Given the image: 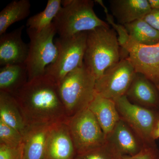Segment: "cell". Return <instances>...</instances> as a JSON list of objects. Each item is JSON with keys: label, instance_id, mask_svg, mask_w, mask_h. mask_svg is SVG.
<instances>
[{"label": "cell", "instance_id": "6da1fadb", "mask_svg": "<svg viewBox=\"0 0 159 159\" xmlns=\"http://www.w3.org/2000/svg\"><path fill=\"white\" fill-rule=\"evenodd\" d=\"M13 96L28 127L53 125L68 119L58 84L47 75L29 80Z\"/></svg>", "mask_w": 159, "mask_h": 159}, {"label": "cell", "instance_id": "7a4b0ae2", "mask_svg": "<svg viewBox=\"0 0 159 159\" xmlns=\"http://www.w3.org/2000/svg\"><path fill=\"white\" fill-rule=\"evenodd\" d=\"M121 59V48L114 29L100 27L87 31L84 63L96 80Z\"/></svg>", "mask_w": 159, "mask_h": 159}, {"label": "cell", "instance_id": "3957f363", "mask_svg": "<svg viewBox=\"0 0 159 159\" xmlns=\"http://www.w3.org/2000/svg\"><path fill=\"white\" fill-rule=\"evenodd\" d=\"M95 1L65 0L53 22L59 37H68L109 25L98 17L93 9Z\"/></svg>", "mask_w": 159, "mask_h": 159}, {"label": "cell", "instance_id": "277c9868", "mask_svg": "<svg viewBox=\"0 0 159 159\" xmlns=\"http://www.w3.org/2000/svg\"><path fill=\"white\" fill-rule=\"evenodd\" d=\"M96 81L84 64L58 84L60 96L69 118L88 108L96 95Z\"/></svg>", "mask_w": 159, "mask_h": 159}, {"label": "cell", "instance_id": "5b68a950", "mask_svg": "<svg viewBox=\"0 0 159 159\" xmlns=\"http://www.w3.org/2000/svg\"><path fill=\"white\" fill-rule=\"evenodd\" d=\"M30 39L25 64L29 80L45 75L46 68L57 58V50L54 42L57 31L54 23L41 31L27 28Z\"/></svg>", "mask_w": 159, "mask_h": 159}, {"label": "cell", "instance_id": "8992f818", "mask_svg": "<svg viewBox=\"0 0 159 159\" xmlns=\"http://www.w3.org/2000/svg\"><path fill=\"white\" fill-rule=\"evenodd\" d=\"M87 31L73 36L59 37L54 40L57 55L54 63L46 69L45 75L59 84L72 71L84 65Z\"/></svg>", "mask_w": 159, "mask_h": 159}, {"label": "cell", "instance_id": "52a82bcc", "mask_svg": "<svg viewBox=\"0 0 159 159\" xmlns=\"http://www.w3.org/2000/svg\"><path fill=\"white\" fill-rule=\"evenodd\" d=\"M66 123L77 155L100 147L106 142L105 134L88 108L69 118Z\"/></svg>", "mask_w": 159, "mask_h": 159}, {"label": "cell", "instance_id": "ba28073f", "mask_svg": "<svg viewBox=\"0 0 159 159\" xmlns=\"http://www.w3.org/2000/svg\"><path fill=\"white\" fill-rule=\"evenodd\" d=\"M115 102L121 119L132 129L144 144L157 146L153 134L159 121V111L134 104L125 95Z\"/></svg>", "mask_w": 159, "mask_h": 159}, {"label": "cell", "instance_id": "9c48e42d", "mask_svg": "<svg viewBox=\"0 0 159 159\" xmlns=\"http://www.w3.org/2000/svg\"><path fill=\"white\" fill-rule=\"evenodd\" d=\"M136 73L135 69L127 57L122 58L96 80V93L115 101L125 96Z\"/></svg>", "mask_w": 159, "mask_h": 159}, {"label": "cell", "instance_id": "30bf717a", "mask_svg": "<svg viewBox=\"0 0 159 159\" xmlns=\"http://www.w3.org/2000/svg\"><path fill=\"white\" fill-rule=\"evenodd\" d=\"M121 56L127 57L136 72L141 73L159 87V42L152 45H142L130 39L121 49Z\"/></svg>", "mask_w": 159, "mask_h": 159}, {"label": "cell", "instance_id": "8fae6325", "mask_svg": "<svg viewBox=\"0 0 159 159\" xmlns=\"http://www.w3.org/2000/svg\"><path fill=\"white\" fill-rule=\"evenodd\" d=\"M66 122L52 125L47 143L45 159H75L77 157Z\"/></svg>", "mask_w": 159, "mask_h": 159}, {"label": "cell", "instance_id": "7c38bea8", "mask_svg": "<svg viewBox=\"0 0 159 159\" xmlns=\"http://www.w3.org/2000/svg\"><path fill=\"white\" fill-rule=\"evenodd\" d=\"M25 26L9 33H5L0 37V65L25 64L29 46L22 39Z\"/></svg>", "mask_w": 159, "mask_h": 159}, {"label": "cell", "instance_id": "4fadbf2b", "mask_svg": "<svg viewBox=\"0 0 159 159\" xmlns=\"http://www.w3.org/2000/svg\"><path fill=\"white\" fill-rule=\"evenodd\" d=\"M106 141L123 156L135 155L146 146L132 129L121 119L107 136Z\"/></svg>", "mask_w": 159, "mask_h": 159}, {"label": "cell", "instance_id": "5bb4252c", "mask_svg": "<svg viewBox=\"0 0 159 159\" xmlns=\"http://www.w3.org/2000/svg\"><path fill=\"white\" fill-rule=\"evenodd\" d=\"M158 91L153 83L136 72L125 96L134 104L153 109L159 107Z\"/></svg>", "mask_w": 159, "mask_h": 159}, {"label": "cell", "instance_id": "9a60e30c", "mask_svg": "<svg viewBox=\"0 0 159 159\" xmlns=\"http://www.w3.org/2000/svg\"><path fill=\"white\" fill-rule=\"evenodd\" d=\"M53 125H34L28 127L23 136V159H46L48 139Z\"/></svg>", "mask_w": 159, "mask_h": 159}, {"label": "cell", "instance_id": "2e32d148", "mask_svg": "<svg viewBox=\"0 0 159 159\" xmlns=\"http://www.w3.org/2000/svg\"><path fill=\"white\" fill-rule=\"evenodd\" d=\"M109 3L113 16L123 25L144 18L152 10L148 0H111Z\"/></svg>", "mask_w": 159, "mask_h": 159}, {"label": "cell", "instance_id": "e0dca14e", "mask_svg": "<svg viewBox=\"0 0 159 159\" xmlns=\"http://www.w3.org/2000/svg\"><path fill=\"white\" fill-rule=\"evenodd\" d=\"M88 108L96 117L106 136L121 119L115 101L97 93Z\"/></svg>", "mask_w": 159, "mask_h": 159}, {"label": "cell", "instance_id": "ac0fdd59", "mask_svg": "<svg viewBox=\"0 0 159 159\" xmlns=\"http://www.w3.org/2000/svg\"><path fill=\"white\" fill-rule=\"evenodd\" d=\"M0 120L24 136L28 126L13 95L0 91Z\"/></svg>", "mask_w": 159, "mask_h": 159}, {"label": "cell", "instance_id": "d6986e66", "mask_svg": "<svg viewBox=\"0 0 159 159\" xmlns=\"http://www.w3.org/2000/svg\"><path fill=\"white\" fill-rule=\"evenodd\" d=\"M28 80L25 64L3 66L0 70V91L14 96Z\"/></svg>", "mask_w": 159, "mask_h": 159}, {"label": "cell", "instance_id": "ffe728a7", "mask_svg": "<svg viewBox=\"0 0 159 159\" xmlns=\"http://www.w3.org/2000/svg\"><path fill=\"white\" fill-rule=\"evenodd\" d=\"M31 6L29 0H15L7 5L0 12V35L12 24L28 17Z\"/></svg>", "mask_w": 159, "mask_h": 159}, {"label": "cell", "instance_id": "44dd1931", "mask_svg": "<svg viewBox=\"0 0 159 159\" xmlns=\"http://www.w3.org/2000/svg\"><path fill=\"white\" fill-rule=\"evenodd\" d=\"M131 39L142 45L159 42V31L142 19L124 25Z\"/></svg>", "mask_w": 159, "mask_h": 159}, {"label": "cell", "instance_id": "7402d4cb", "mask_svg": "<svg viewBox=\"0 0 159 159\" xmlns=\"http://www.w3.org/2000/svg\"><path fill=\"white\" fill-rule=\"evenodd\" d=\"M61 0H48L43 11L28 20L27 28L40 31L50 25L61 8Z\"/></svg>", "mask_w": 159, "mask_h": 159}, {"label": "cell", "instance_id": "603a6c76", "mask_svg": "<svg viewBox=\"0 0 159 159\" xmlns=\"http://www.w3.org/2000/svg\"><path fill=\"white\" fill-rule=\"evenodd\" d=\"M123 157L106 142L100 147L77 155L75 159H122Z\"/></svg>", "mask_w": 159, "mask_h": 159}, {"label": "cell", "instance_id": "cb8c5ba5", "mask_svg": "<svg viewBox=\"0 0 159 159\" xmlns=\"http://www.w3.org/2000/svg\"><path fill=\"white\" fill-rule=\"evenodd\" d=\"M23 140L19 132L0 120V144L15 148L22 145Z\"/></svg>", "mask_w": 159, "mask_h": 159}, {"label": "cell", "instance_id": "d4e9b609", "mask_svg": "<svg viewBox=\"0 0 159 159\" xmlns=\"http://www.w3.org/2000/svg\"><path fill=\"white\" fill-rule=\"evenodd\" d=\"M95 2L99 3V5L103 8L106 15V19L107 21V24L111 25L113 29L116 32L118 35V39L119 45L121 49H123L127 44L130 39V37L125 27L123 25H120L119 23H115L113 16L108 13V10L103 4L102 1L97 0V1H95Z\"/></svg>", "mask_w": 159, "mask_h": 159}, {"label": "cell", "instance_id": "484cf974", "mask_svg": "<svg viewBox=\"0 0 159 159\" xmlns=\"http://www.w3.org/2000/svg\"><path fill=\"white\" fill-rule=\"evenodd\" d=\"M24 145L15 148L0 144V159H23Z\"/></svg>", "mask_w": 159, "mask_h": 159}, {"label": "cell", "instance_id": "4316f807", "mask_svg": "<svg viewBox=\"0 0 159 159\" xmlns=\"http://www.w3.org/2000/svg\"><path fill=\"white\" fill-rule=\"evenodd\" d=\"M159 156L157 146L146 145L139 153L132 156H125L122 159H156Z\"/></svg>", "mask_w": 159, "mask_h": 159}, {"label": "cell", "instance_id": "83f0119b", "mask_svg": "<svg viewBox=\"0 0 159 159\" xmlns=\"http://www.w3.org/2000/svg\"><path fill=\"white\" fill-rule=\"evenodd\" d=\"M143 19L159 31V9H152Z\"/></svg>", "mask_w": 159, "mask_h": 159}, {"label": "cell", "instance_id": "f1b7e54d", "mask_svg": "<svg viewBox=\"0 0 159 159\" xmlns=\"http://www.w3.org/2000/svg\"><path fill=\"white\" fill-rule=\"evenodd\" d=\"M152 9H159V0H148Z\"/></svg>", "mask_w": 159, "mask_h": 159}, {"label": "cell", "instance_id": "f546056e", "mask_svg": "<svg viewBox=\"0 0 159 159\" xmlns=\"http://www.w3.org/2000/svg\"><path fill=\"white\" fill-rule=\"evenodd\" d=\"M153 137L155 141L159 139V121L157 123L156 128L154 131Z\"/></svg>", "mask_w": 159, "mask_h": 159}, {"label": "cell", "instance_id": "4dcf8cb0", "mask_svg": "<svg viewBox=\"0 0 159 159\" xmlns=\"http://www.w3.org/2000/svg\"><path fill=\"white\" fill-rule=\"evenodd\" d=\"M156 159H159V156Z\"/></svg>", "mask_w": 159, "mask_h": 159}, {"label": "cell", "instance_id": "1f68e13d", "mask_svg": "<svg viewBox=\"0 0 159 159\" xmlns=\"http://www.w3.org/2000/svg\"><path fill=\"white\" fill-rule=\"evenodd\" d=\"M158 90H159V87Z\"/></svg>", "mask_w": 159, "mask_h": 159}]
</instances>
